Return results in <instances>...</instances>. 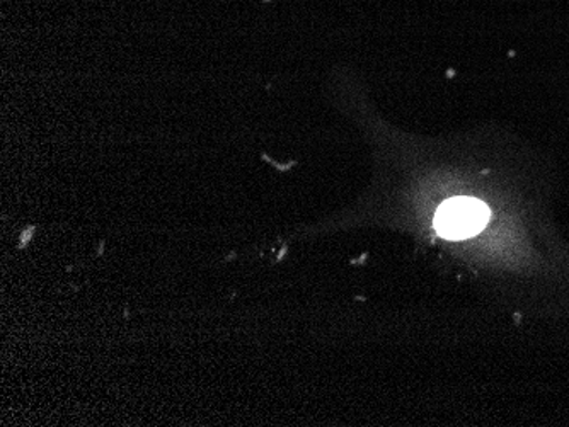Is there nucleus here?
<instances>
[{"instance_id":"nucleus-1","label":"nucleus","mask_w":569,"mask_h":427,"mask_svg":"<svg viewBox=\"0 0 569 427\" xmlns=\"http://www.w3.org/2000/svg\"><path fill=\"white\" fill-rule=\"evenodd\" d=\"M488 220L489 210L482 201L475 197H452L438 209L435 228L440 237L462 241L479 234Z\"/></svg>"}]
</instances>
